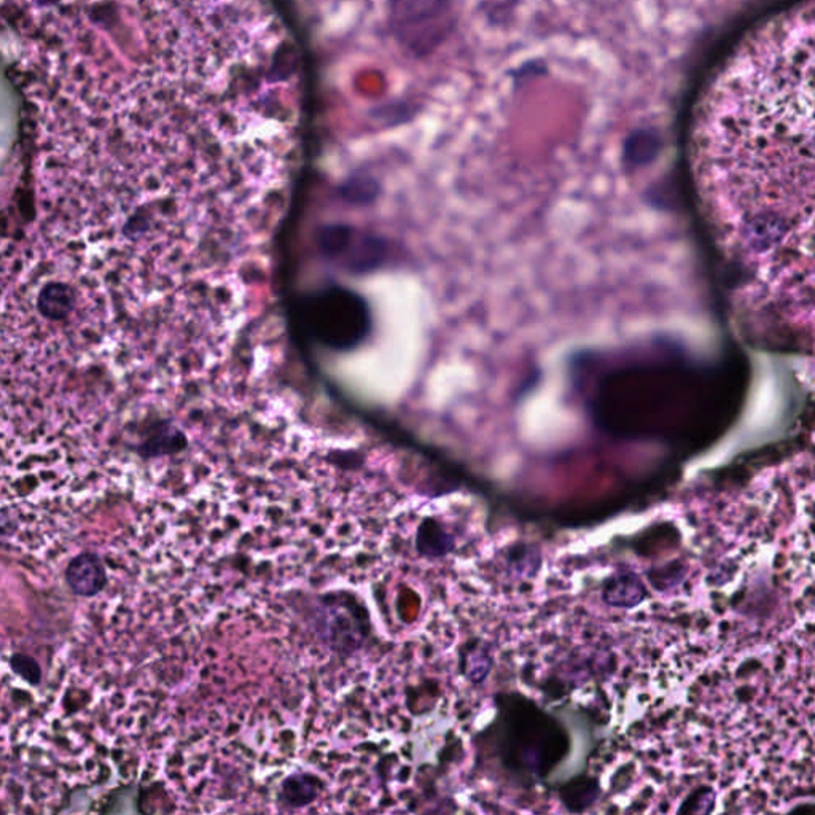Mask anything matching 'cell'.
I'll list each match as a JSON object with an SVG mask.
<instances>
[{
	"instance_id": "obj_1",
	"label": "cell",
	"mask_w": 815,
	"mask_h": 815,
	"mask_svg": "<svg viewBox=\"0 0 815 815\" xmlns=\"http://www.w3.org/2000/svg\"><path fill=\"white\" fill-rule=\"evenodd\" d=\"M687 165L737 301L813 330L814 3L796 0L734 40L689 107Z\"/></svg>"
},
{
	"instance_id": "obj_2",
	"label": "cell",
	"mask_w": 815,
	"mask_h": 815,
	"mask_svg": "<svg viewBox=\"0 0 815 815\" xmlns=\"http://www.w3.org/2000/svg\"><path fill=\"white\" fill-rule=\"evenodd\" d=\"M64 582L73 596L93 599L109 585L105 560L95 551L79 553L66 566Z\"/></svg>"
},
{
	"instance_id": "obj_3",
	"label": "cell",
	"mask_w": 815,
	"mask_h": 815,
	"mask_svg": "<svg viewBox=\"0 0 815 815\" xmlns=\"http://www.w3.org/2000/svg\"><path fill=\"white\" fill-rule=\"evenodd\" d=\"M73 306H76L73 291L66 284H47L40 290L37 308H39L40 315L47 317L48 320L68 319L72 315Z\"/></svg>"
},
{
	"instance_id": "obj_4",
	"label": "cell",
	"mask_w": 815,
	"mask_h": 815,
	"mask_svg": "<svg viewBox=\"0 0 815 815\" xmlns=\"http://www.w3.org/2000/svg\"><path fill=\"white\" fill-rule=\"evenodd\" d=\"M453 547H455V540L441 523L431 518L420 523L418 536H416V548L420 555L438 558V556L448 555Z\"/></svg>"
},
{
	"instance_id": "obj_5",
	"label": "cell",
	"mask_w": 815,
	"mask_h": 815,
	"mask_svg": "<svg viewBox=\"0 0 815 815\" xmlns=\"http://www.w3.org/2000/svg\"><path fill=\"white\" fill-rule=\"evenodd\" d=\"M317 795H319V788H317L316 781L306 774L289 777L279 788V802L287 809H301V807L309 806L315 802Z\"/></svg>"
},
{
	"instance_id": "obj_6",
	"label": "cell",
	"mask_w": 815,
	"mask_h": 815,
	"mask_svg": "<svg viewBox=\"0 0 815 815\" xmlns=\"http://www.w3.org/2000/svg\"><path fill=\"white\" fill-rule=\"evenodd\" d=\"M10 669L13 670L14 676L24 680L26 684L31 687L39 688L43 680V670L39 662L32 656L26 655V653H13L9 659Z\"/></svg>"
}]
</instances>
